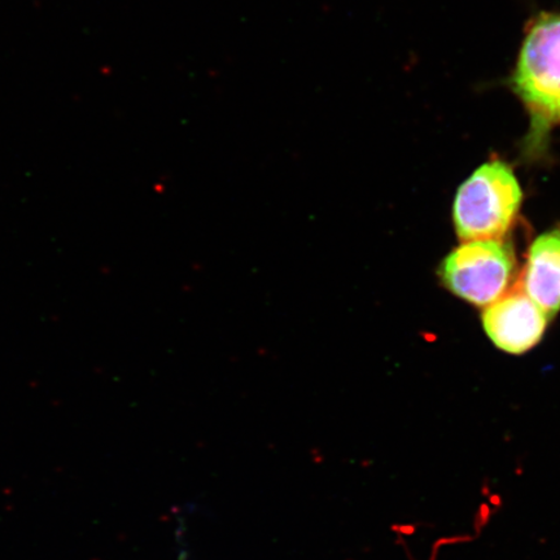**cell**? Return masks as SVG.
<instances>
[{"mask_svg": "<svg viewBox=\"0 0 560 560\" xmlns=\"http://www.w3.org/2000/svg\"><path fill=\"white\" fill-rule=\"evenodd\" d=\"M515 269L514 250L502 241L462 244L440 266L441 282L475 306H489L505 295Z\"/></svg>", "mask_w": 560, "mask_h": 560, "instance_id": "obj_3", "label": "cell"}, {"mask_svg": "<svg viewBox=\"0 0 560 560\" xmlns=\"http://www.w3.org/2000/svg\"><path fill=\"white\" fill-rule=\"evenodd\" d=\"M549 315L522 289L505 293L482 313V326L503 352L522 354L540 342Z\"/></svg>", "mask_w": 560, "mask_h": 560, "instance_id": "obj_4", "label": "cell"}, {"mask_svg": "<svg viewBox=\"0 0 560 560\" xmlns=\"http://www.w3.org/2000/svg\"><path fill=\"white\" fill-rule=\"evenodd\" d=\"M521 289L549 315L560 311V229L532 243Z\"/></svg>", "mask_w": 560, "mask_h": 560, "instance_id": "obj_5", "label": "cell"}, {"mask_svg": "<svg viewBox=\"0 0 560 560\" xmlns=\"http://www.w3.org/2000/svg\"><path fill=\"white\" fill-rule=\"evenodd\" d=\"M523 192L505 161L489 160L464 182L455 196L453 219L462 241H502L513 228Z\"/></svg>", "mask_w": 560, "mask_h": 560, "instance_id": "obj_2", "label": "cell"}, {"mask_svg": "<svg viewBox=\"0 0 560 560\" xmlns=\"http://www.w3.org/2000/svg\"><path fill=\"white\" fill-rule=\"evenodd\" d=\"M506 85L528 116L522 159L528 164L548 160L552 132L560 126V11L538 12L525 25Z\"/></svg>", "mask_w": 560, "mask_h": 560, "instance_id": "obj_1", "label": "cell"}]
</instances>
